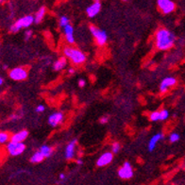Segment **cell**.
Returning a JSON list of instances; mask_svg holds the SVG:
<instances>
[{"label":"cell","mask_w":185,"mask_h":185,"mask_svg":"<svg viewBox=\"0 0 185 185\" xmlns=\"http://www.w3.org/2000/svg\"><path fill=\"white\" fill-rule=\"evenodd\" d=\"M76 164H78V165H82V164H83V160H82L81 158L76 159Z\"/></svg>","instance_id":"cell-33"},{"label":"cell","mask_w":185,"mask_h":185,"mask_svg":"<svg viewBox=\"0 0 185 185\" xmlns=\"http://www.w3.org/2000/svg\"><path fill=\"white\" fill-rule=\"evenodd\" d=\"M149 120L151 122H158L160 120V111H154L150 112L149 114Z\"/></svg>","instance_id":"cell-22"},{"label":"cell","mask_w":185,"mask_h":185,"mask_svg":"<svg viewBox=\"0 0 185 185\" xmlns=\"http://www.w3.org/2000/svg\"><path fill=\"white\" fill-rule=\"evenodd\" d=\"M46 7H41L39 10H37V12L34 15V23L35 24H40L43 21V17L46 16Z\"/></svg>","instance_id":"cell-18"},{"label":"cell","mask_w":185,"mask_h":185,"mask_svg":"<svg viewBox=\"0 0 185 185\" xmlns=\"http://www.w3.org/2000/svg\"><path fill=\"white\" fill-rule=\"evenodd\" d=\"M62 33L65 37V40L69 44L75 43V36H74V28L72 25H67L62 28Z\"/></svg>","instance_id":"cell-14"},{"label":"cell","mask_w":185,"mask_h":185,"mask_svg":"<svg viewBox=\"0 0 185 185\" xmlns=\"http://www.w3.org/2000/svg\"><path fill=\"white\" fill-rule=\"evenodd\" d=\"M24 36H25V41H29L31 38H32V36H33V31L31 30V29H27V30L25 31Z\"/></svg>","instance_id":"cell-27"},{"label":"cell","mask_w":185,"mask_h":185,"mask_svg":"<svg viewBox=\"0 0 185 185\" xmlns=\"http://www.w3.org/2000/svg\"><path fill=\"white\" fill-rule=\"evenodd\" d=\"M9 76L14 81H22L28 78V71L24 67H14L10 70Z\"/></svg>","instance_id":"cell-6"},{"label":"cell","mask_w":185,"mask_h":185,"mask_svg":"<svg viewBox=\"0 0 185 185\" xmlns=\"http://www.w3.org/2000/svg\"><path fill=\"white\" fill-rule=\"evenodd\" d=\"M35 111H36V112H38V113H42V112H43L44 111H46V106L43 105V104L38 105V106L35 108Z\"/></svg>","instance_id":"cell-28"},{"label":"cell","mask_w":185,"mask_h":185,"mask_svg":"<svg viewBox=\"0 0 185 185\" xmlns=\"http://www.w3.org/2000/svg\"><path fill=\"white\" fill-rule=\"evenodd\" d=\"M69 24H70V19H69L68 16H66V15L61 16L60 20H59V25H60V27H61V28H64L65 25H69Z\"/></svg>","instance_id":"cell-23"},{"label":"cell","mask_w":185,"mask_h":185,"mask_svg":"<svg viewBox=\"0 0 185 185\" xmlns=\"http://www.w3.org/2000/svg\"><path fill=\"white\" fill-rule=\"evenodd\" d=\"M3 68H4V69H8V66H7V65H4Z\"/></svg>","instance_id":"cell-37"},{"label":"cell","mask_w":185,"mask_h":185,"mask_svg":"<svg viewBox=\"0 0 185 185\" xmlns=\"http://www.w3.org/2000/svg\"><path fill=\"white\" fill-rule=\"evenodd\" d=\"M113 160V153L112 151H106L101 154L97 161V165L98 167H104L110 164Z\"/></svg>","instance_id":"cell-12"},{"label":"cell","mask_w":185,"mask_h":185,"mask_svg":"<svg viewBox=\"0 0 185 185\" xmlns=\"http://www.w3.org/2000/svg\"><path fill=\"white\" fill-rule=\"evenodd\" d=\"M28 131L25 130H20V131L14 133V134L10 137V141L22 143L28 138Z\"/></svg>","instance_id":"cell-17"},{"label":"cell","mask_w":185,"mask_h":185,"mask_svg":"<svg viewBox=\"0 0 185 185\" xmlns=\"http://www.w3.org/2000/svg\"><path fill=\"white\" fill-rule=\"evenodd\" d=\"M89 30H90L92 36L94 38V41L97 46H106V43L108 42V34L104 29L99 28L94 25H91L89 27Z\"/></svg>","instance_id":"cell-4"},{"label":"cell","mask_w":185,"mask_h":185,"mask_svg":"<svg viewBox=\"0 0 185 185\" xmlns=\"http://www.w3.org/2000/svg\"><path fill=\"white\" fill-rule=\"evenodd\" d=\"M20 117H21V115H19V114H12V115H10V120H12V121H16V120H18V119H20Z\"/></svg>","instance_id":"cell-31"},{"label":"cell","mask_w":185,"mask_h":185,"mask_svg":"<svg viewBox=\"0 0 185 185\" xmlns=\"http://www.w3.org/2000/svg\"><path fill=\"white\" fill-rule=\"evenodd\" d=\"M177 82H178V80H177V79L175 78V76H166V78H164L161 82L160 87H159L160 93L165 94L166 92H168L170 88L174 87L177 84Z\"/></svg>","instance_id":"cell-10"},{"label":"cell","mask_w":185,"mask_h":185,"mask_svg":"<svg viewBox=\"0 0 185 185\" xmlns=\"http://www.w3.org/2000/svg\"><path fill=\"white\" fill-rule=\"evenodd\" d=\"M157 5L163 14H170L176 10V4L173 0H157Z\"/></svg>","instance_id":"cell-7"},{"label":"cell","mask_w":185,"mask_h":185,"mask_svg":"<svg viewBox=\"0 0 185 185\" xmlns=\"http://www.w3.org/2000/svg\"><path fill=\"white\" fill-rule=\"evenodd\" d=\"M102 8V5L100 2H94L86 9V14L89 18H94L97 16Z\"/></svg>","instance_id":"cell-13"},{"label":"cell","mask_w":185,"mask_h":185,"mask_svg":"<svg viewBox=\"0 0 185 185\" xmlns=\"http://www.w3.org/2000/svg\"><path fill=\"white\" fill-rule=\"evenodd\" d=\"M118 177L122 180H130L133 177V168L130 162H125L118 170Z\"/></svg>","instance_id":"cell-8"},{"label":"cell","mask_w":185,"mask_h":185,"mask_svg":"<svg viewBox=\"0 0 185 185\" xmlns=\"http://www.w3.org/2000/svg\"><path fill=\"white\" fill-rule=\"evenodd\" d=\"M78 84L80 88H83L86 85V80L84 79H79V81H78Z\"/></svg>","instance_id":"cell-30"},{"label":"cell","mask_w":185,"mask_h":185,"mask_svg":"<svg viewBox=\"0 0 185 185\" xmlns=\"http://www.w3.org/2000/svg\"><path fill=\"white\" fill-rule=\"evenodd\" d=\"M10 141V136L8 132L0 131V145L8 144Z\"/></svg>","instance_id":"cell-21"},{"label":"cell","mask_w":185,"mask_h":185,"mask_svg":"<svg viewBox=\"0 0 185 185\" xmlns=\"http://www.w3.org/2000/svg\"><path fill=\"white\" fill-rule=\"evenodd\" d=\"M3 83H4V79H3L2 76H0V87L3 85Z\"/></svg>","instance_id":"cell-35"},{"label":"cell","mask_w":185,"mask_h":185,"mask_svg":"<svg viewBox=\"0 0 185 185\" xmlns=\"http://www.w3.org/2000/svg\"><path fill=\"white\" fill-rule=\"evenodd\" d=\"M109 116H107V115H105V116H102L100 119H99V122H100V124H102V125H105V124H107L108 122H109Z\"/></svg>","instance_id":"cell-29"},{"label":"cell","mask_w":185,"mask_h":185,"mask_svg":"<svg viewBox=\"0 0 185 185\" xmlns=\"http://www.w3.org/2000/svg\"><path fill=\"white\" fill-rule=\"evenodd\" d=\"M44 156L41 153V151L38 149L34 154L30 157V162L32 163H42L43 160H44Z\"/></svg>","instance_id":"cell-20"},{"label":"cell","mask_w":185,"mask_h":185,"mask_svg":"<svg viewBox=\"0 0 185 185\" xmlns=\"http://www.w3.org/2000/svg\"><path fill=\"white\" fill-rule=\"evenodd\" d=\"M163 133H161V132H158V133H156V134L153 135V136L150 138L149 142H148V150H149L150 152L154 150V149L156 148L158 143L160 142L161 140H163Z\"/></svg>","instance_id":"cell-15"},{"label":"cell","mask_w":185,"mask_h":185,"mask_svg":"<svg viewBox=\"0 0 185 185\" xmlns=\"http://www.w3.org/2000/svg\"><path fill=\"white\" fill-rule=\"evenodd\" d=\"M76 145H78V140L76 139H73L71 140L66 145L65 148V151H64V158L66 160L70 161L73 160L75 155H76Z\"/></svg>","instance_id":"cell-11"},{"label":"cell","mask_w":185,"mask_h":185,"mask_svg":"<svg viewBox=\"0 0 185 185\" xmlns=\"http://www.w3.org/2000/svg\"><path fill=\"white\" fill-rule=\"evenodd\" d=\"M120 150H121V145L118 142H114L111 145V151L113 153V154H117V153H119Z\"/></svg>","instance_id":"cell-25"},{"label":"cell","mask_w":185,"mask_h":185,"mask_svg":"<svg viewBox=\"0 0 185 185\" xmlns=\"http://www.w3.org/2000/svg\"><path fill=\"white\" fill-rule=\"evenodd\" d=\"M59 178L61 181H64L65 178H66V176L63 174V173H61V174H60V176H59Z\"/></svg>","instance_id":"cell-34"},{"label":"cell","mask_w":185,"mask_h":185,"mask_svg":"<svg viewBox=\"0 0 185 185\" xmlns=\"http://www.w3.org/2000/svg\"><path fill=\"white\" fill-rule=\"evenodd\" d=\"M34 23L33 15H25L24 17L19 18L10 27V31L11 33H17L23 28H28Z\"/></svg>","instance_id":"cell-3"},{"label":"cell","mask_w":185,"mask_h":185,"mask_svg":"<svg viewBox=\"0 0 185 185\" xmlns=\"http://www.w3.org/2000/svg\"><path fill=\"white\" fill-rule=\"evenodd\" d=\"M39 150L41 151L42 154L44 156V158H49L51 155L53 154V151H54L52 146H50L48 145H41Z\"/></svg>","instance_id":"cell-19"},{"label":"cell","mask_w":185,"mask_h":185,"mask_svg":"<svg viewBox=\"0 0 185 185\" xmlns=\"http://www.w3.org/2000/svg\"><path fill=\"white\" fill-rule=\"evenodd\" d=\"M122 1H124V2H127V0H122Z\"/></svg>","instance_id":"cell-38"},{"label":"cell","mask_w":185,"mask_h":185,"mask_svg":"<svg viewBox=\"0 0 185 185\" xmlns=\"http://www.w3.org/2000/svg\"><path fill=\"white\" fill-rule=\"evenodd\" d=\"M67 62H68V60L65 58L64 56L63 57H61L58 60H56L53 63V70L54 71H61V70H64L67 66Z\"/></svg>","instance_id":"cell-16"},{"label":"cell","mask_w":185,"mask_h":185,"mask_svg":"<svg viewBox=\"0 0 185 185\" xmlns=\"http://www.w3.org/2000/svg\"><path fill=\"white\" fill-rule=\"evenodd\" d=\"M67 72H68L69 75H74L76 73V69L74 67H69L68 70H67Z\"/></svg>","instance_id":"cell-32"},{"label":"cell","mask_w":185,"mask_h":185,"mask_svg":"<svg viewBox=\"0 0 185 185\" xmlns=\"http://www.w3.org/2000/svg\"><path fill=\"white\" fill-rule=\"evenodd\" d=\"M176 36L171 30L161 28L156 31L155 46L159 50L167 51L175 46Z\"/></svg>","instance_id":"cell-1"},{"label":"cell","mask_w":185,"mask_h":185,"mask_svg":"<svg viewBox=\"0 0 185 185\" xmlns=\"http://www.w3.org/2000/svg\"><path fill=\"white\" fill-rule=\"evenodd\" d=\"M169 118V112L166 109H163L160 111V120L166 121Z\"/></svg>","instance_id":"cell-26"},{"label":"cell","mask_w":185,"mask_h":185,"mask_svg":"<svg viewBox=\"0 0 185 185\" xmlns=\"http://www.w3.org/2000/svg\"><path fill=\"white\" fill-rule=\"evenodd\" d=\"M180 139H181V135L178 134V132H172L171 134L169 135V141L172 144L178 142V141H180Z\"/></svg>","instance_id":"cell-24"},{"label":"cell","mask_w":185,"mask_h":185,"mask_svg":"<svg viewBox=\"0 0 185 185\" xmlns=\"http://www.w3.org/2000/svg\"><path fill=\"white\" fill-rule=\"evenodd\" d=\"M63 56L70 61L74 65H81L87 61L86 54L81 51L80 49L73 47V46H66L62 50Z\"/></svg>","instance_id":"cell-2"},{"label":"cell","mask_w":185,"mask_h":185,"mask_svg":"<svg viewBox=\"0 0 185 185\" xmlns=\"http://www.w3.org/2000/svg\"><path fill=\"white\" fill-rule=\"evenodd\" d=\"M63 120H64V113L62 112H55L48 116L47 123L51 127H57L63 123Z\"/></svg>","instance_id":"cell-9"},{"label":"cell","mask_w":185,"mask_h":185,"mask_svg":"<svg viewBox=\"0 0 185 185\" xmlns=\"http://www.w3.org/2000/svg\"><path fill=\"white\" fill-rule=\"evenodd\" d=\"M7 148V151L10 156L16 157V156L23 154L25 150V148H27V146H25L24 142L20 143V142L10 141L7 144V148Z\"/></svg>","instance_id":"cell-5"},{"label":"cell","mask_w":185,"mask_h":185,"mask_svg":"<svg viewBox=\"0 0 185 185\" xmlns=\"http://www.w3.org/2000/svg\"><path fill=\"white\" fill-rule=\"evenodd\" d=\"M94 2H100V0H93Z\"/></svg>","instance_id":"cell-36"}]
</instances>
